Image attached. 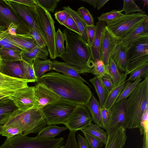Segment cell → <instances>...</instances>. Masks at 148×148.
Returning <instances> with one entry per match:
<instances>
[{"instance_id":"6da1fadb","label":"cell","mask_w":148,"mask_h":148,"mask_svg":"<svg viewBox=\"0 0 148 148\" xmlns=\"http://www.w3.org/2000/svg\"><path fill=\"white\" fill-rule=\"evenodd\" d=\"M36 82L43 84L61 98L86 106L92 96L90 88L78 78L55 72L43 74Z\"/></svg>"},{"instance_id":"7a4b0ae2","label":"cell","mask_w":148,"mask_h":148,"mask_svg":"<svg viewBox=\"0 0 148 148\" xmlns=\"http://www.w3.org/2000/svg\"><path fill=\"white\" fill-rule=\"evenodd\" d=\"M63 32L65 36L66 47L64 52L58 57L75 67L79 74H93L94 62L92 59L90 46L78 34L67 29Z\"/></svg>"},{"instance_id":"3957f363","label":"cell","mask_w":148,"mask_h":148,"mask_svg":"<svg viewBox=\"0 0 148 148\" xmlns=\"http://www.w3.org/2000/svg\"><path fill=\"white\" fill-rule=\"evenodd\" d=\"M148 103V76L137 85L126 99L125 128H141L142 116Z\"/></svg>"},{"instance_id":"277c9868","label":"cell","mask_w":148,"mask_h":148,"mask_svg":"<svg viewBox=\"0 0 148 148\" xmlns=\"http://www.w3.org/2000/svg\"><path fill=\"white\" fill-rule=\"evenodd\" d=\"M47 125L42 109L33 108L25 111L18 109L9 115L3 126L17 127L23 134L27 135L39 133Z\"/></svg>"},{"instance_id":"5b68a950","label":"cell","mask_w":148,"mask_h":148,"mask_svg":"<svg viewBox=\"0 0 148 148\" xmlns=\"http://www.w3.org/2000/svg\"><path fill=\"white\" fill-rule=\"evenodd\" d=\"M80 105L61 98L42 108L48 125L64 124Z\"/></svg>"},{"instance_id":"8992f818","label":"cell","mask_w":148,"mask_h":148,"mask_svg":"<svg viewBox=\"0 0 148 148\" xmlns=\"http://www.w3.org/2000/svg\"><path fill=\"white\" fill-rule=\"evenodd\" d=\"M36 12L38 24L46 41L50 58L55 59L58 56L55 44V22L50 13L38 4L36 7Z\"/></svg>"},{"instance_id":"52a82bcc","label":"cell","mask_w":148,"mask_h":148,"mask_svg":"<svg viewBox=\"0 0 148 148\" xmlns=\"http://www.w3.org/2000/svg\"><path fill=\"white\" fill-rule=\"evenodd\" d=\"M147 19L148 16L144 12L127 15L124 14L115 21L106 25V26L114 36L121 39Z\"/></svg>"},{"instance_id":"ba28073f","label":"cell","mask_w":148,"mask_h":148,"mask_svg":"<svg viewBox=\"0 0 148 148\" xmlns=\"http://www.w3.org/2000/svg\"><path fill=\"white\" fill-rule=\"evenodd\" d=\"M127 72L148 64V36L143 37L128 48Z\"/></svg>"},{"instance_id":"9c48e42d","label":"cell","mask_w":148,"mask_h":148,"mask_svg":"<svg viewBox=\"0 0 148 148\" xmlns=\"http://www.w3.org/2000/svg\"><path fill=\"white\" fill-rule=\"evenodd\" d=\"M34 89V86H28L19 89L8 98L12 101L19 110L22 111L37 109Z\"/></svg>"},{"instance_id":"30bf717a","label":"cell","mask_w":148,"mask_h":148,"mask_svg":"<svg viewBox=\"0 0 148 148\" xmlns=\"http://www.w3.org/2000/svg\"><path fill=\"white\" fill-rule=\"evenodd\" d=\"M3 1L12 11L18 14L31 29L37 31L44 38L37 21L36 8L30 7L14 2L12 0Z\"/></svg>"},{"instance_id":"8fae6325","label":"cell","mask_w":148,"mask_h":148,"mask_svg":"<svg viewBox=\"0 0 148 148\" xmlns=\"http://www.w3.org/2000/svg\"><path fill=\"white\" fill-rule=\"evenodd\" d=\"M92 119L86 106H78L64 124L69 131L77 132L87 127Z\"/></svg>"},{"instance_id":"7c38bea8","label":"cell","mask_w":148,"mask_h":148,"mask_svg":"<svg viewBox=\"0 0 148 148\" xmlns=\"http://www.w3.org/2000/svg\"><path fill=\"white\" fill-rule=\"evenodd\" d=\"M126 99L116 103L110 109V116L105 129L108 135L120 127H125L126 120L125 108Z\"/></svg>"},{"instance_id":"4fadbf2b","label":"cell","mask_w":148,"mask_h":148,"mask_svg":"<svg viewBox=\"0 0 148 148\" xmlns=\"http://www.w3.org/2000/svg\"><path fill=\"white\" fill-rule=\"evenodd\" d=\"M121 42V39L114 36L106 26L103 31L100 47L101 60L106 67L109 65L112 53Z\"/></svg>"},{"instance_id":"5bb4252c","label":"cell","mask_w":148,"mask_h":148,"mask_svg":"<svg viewBox=\"0 0 148 148\" xmlns=\"http://www.w3.org/2000/svg\"><path fill=\"white\" fill-rule=\"evenodd\" d=\"M0 1V27L7 28L9 25L14 23L17 25L23 34H29L31 29L24 21L19 20L12 12L3 0Z\"/></svg>"},{"instance_id":"9a60e30c","label":"cell","mask_w":148,"mask_h":148,"mask_svg":"<svg viewBox=\"0 0 148 148\" xmlns=\"http://www.w3.org/2000/svg\"><path fill=\"white\" fill-rule=\"evenodd\" d=\"M34 94L37 103V109L59 100L61 98L52 90L43 84L38 83L34 86Z\"/></svg>"},{"instance_id":"2e32d148","label":"cell","mask_w":148,"mask_h":148,"mask_svg":"<svg viewBox=\"0 0 148 148\" xmlns=\"http://www.w3.org/2000/svg\"><path fill=\"white\" fill-rule=\"evenodd\" d=\"M148 36V19L121 39L123 45L128 48L140 39Z\"/></svg>"},{"instance_id":"e0dca14e","label":"cell","mask_w":148,"mask_h":148,"mask_svg":"<svg viewBox=\"0 0 148 148\" xmlns=\"http://www.w3.org/2000/svg\"><path fill=\"white\" fill-rule=\"evenodd\" d=\"M108 136L105 148H123L127 138L125 127H120Z\"/></svg>"},{"instance_id":"ac0fdd59","label":"cell","mask_w":148,"mask_h":148,"mask_svg":"<svg viewBox=\"0 0 148 148\" xmlns=\"http://www.w3.org/2000/svg\"><path fill=\"white\" fill-rule=\"evenodd\" d=\"M128 50V47L124 46L121 42L116 45L110 56L119 70L124 73L127 72Z\"/></svg>"},{"instance_id":"d6986e66","label":"cell","mask_w":148,"mask_h":148,"mask_svg":"<svg viewBox=\"0 0 148 148\" xmlns=\"http://www.w3.org/2000/svg\"><path fill=\"white\" fill-rule=\"evenodd\" d=\"M29 82L28 80L13 77L0 72V89L16 91L28 86Z\"/></svg>"},{"instance_id":"ffe728a7","label":"cell","mask_w":148,"mask_h":148,"mask_svg":"<svg viewBox=\"0 0 148 148\" xmlns=\"http://www.w3.org/2000/svg\"><path fill=\"white\" fill-rule=\"evenodd\" d=\"M95 34L91 46L90 47L91 58L94 63L101 60L100 47L103 30L106 26V23L103 21H99L96 23Z\"/></svg>"},{"instance_id":"44dd1931","label":"cell","mask_w":148,"mask_h":148,"mask_svg":"<svg viewBox=\"0 0 148 148\" xmlns=\"http://www.w3.org/2000/svg\"><path fill=\"white\" fill-rule=\"evenodd\" d=\"M0 72L13 77L27 80L24 76L20 61L5 62L3 61Z\"/></svg>"},{"instance_id":"7402d4cb","label":"cell","mask_w":148,"mask_h":148,"mask_svg":"<svg viewBox=\"0 0 148 148\" xmlns=\"http://www.w3.org/2000/svg\"><path fill=\"white\" fill-rule=\"evenodd\" d=\"M6 37L13 43L22 48L24 52L27 51L37 45L35 39L29 34H21L20 36L8 35Z\"/></svg>"},{"instance_id":"603a6c76","label":"cell","mask_w":148,"mask_h":148,"mask_svg":"<svg viewBox=\"0 0 148 148\" xmlns=\"http://www.w3.org/2000/svg\"><path fill=\"white\" fill-rule=\"evenodd\" d=\"M51 69L67 76L80 79L91 87L90 85L80 75L75 67L66 62L53 60L52 61Z\"/></svg>"},{"instance_id":"cb8c5ba5","label":"cell","mask_w":148,"mask_h":148,"mask_svg":"<svg viewBox=\"0 0 148 148\" xmlns=\"http://www.w3.org/2000/svg\"><path fill=\"white\" fill-rule=\"evenodd\" d=\"M49 53L46 47L41 48L37 45L34 48L21 53L23 60L29 63H33L36 59H47Z\"/></svg>"},{"instance_id":"d4e9b609","label":"cell","mask_w":148,"mask_h":148,"mask_svg":"<svg viewBox=\"0 0 148 148\" xmlns=\"http://www.w3.org/2000/svg\"><path fill=\"white\" fill-rule=\"evenodd\" d=\"M106 67L113 82V89L117 87L125 81L128 75L127 72L120 73L116 65L111 58H110L109 60L108 66Z\"/></svg>"},{"instance_id":"484cf974","label":"cell","mask_w":148,"mask_h":148,"mask_svg":"<svg viewBox=\"0 0 148 148\" xmlns=\"http://www.w3.org/2000/svg\"><path fill=\"white\" fill-rule=\"evenodd\" d=\"M86 107L92 116L93 122L95 124L102 127L101 112V107L93 93L92 98Z\"/></svg>"},{"instance_id":"4316f807","label":"cell","mask_w":148,"mask_h":148,"mask_svg":"<svg viewBox=\"0 0 148 148\" xmlns=\"http://www.w3.org/2000/svg\"><path fill=\"white\" fill-rule=\"evenodd\" d=\"M8 97L0 102V125H3L9 115L18 109Z\"/></svg>"},{"instance_id":"83f0119b","label":"cell","mask_w":148,"mask_h":148,"mask_svg":"<svg viewBox=\"0 0 148 148\" xmlns=\"http://www.w3.org/2000/svg\"><path fill=\"white\" fill-rule=\"evenodd\" d=\"M62 8L63 10L66 11L73 19L80 32L81 36L88 44V39L86 32V25L77 12L73 10L69 6L63 7Z\"/></svg>"},{"instance_id":"f1b7e54d","label":"cell","mask_w":148,"mask_h":148,"mask_svg":"<svg viewBox=\"0 0 148 148\" xmlns=\"http://www.w3.org/2000/svg\"><path fill=\"white\" fill-rule=\"evenodd\" d=\"M95 88L98 97L99 103L101 107H103L108 94L100 78L95 76L93 78L89 79Z\"/></svg>"},{"instance_id":"f546056e","label":"cell","mask_w":148,"mask_h":148,"mask_svg":"<svg viewBox=\"0 0 148 148\" xmlns=\"http://www.w3.org/2000/svg\"><path fill=\"white\" fill-rule=\"evenodd\" d=\"M67 129L66 127H59L56 125H48L42 130L37 136L48 139L54 138L61 132Z\"/></svg>"},{"instance_id":"4dcf8cb0","label":"cell","mask_w":148,"mask_h":148,"mask_svg":"<svg viewBox=\"0 0 148 148\" xmlns=\"http://www.w3.org/2000/svg\"><path fill=\"white\" fill-rule=\"evenodd\" d=\"M52 61L49 59L46 60L36 59L33 62V67L37 78L41 77L45 72L51 69Z\"/></svg>"},{"instance_id":"1f68e13d","label":"cell","mask_w":148,"mask_h":148,"mask_svg":"<svg viewBox=\"0 0 148 148\" xmlns=\"http://www.w3.org/2000/svg\"><path fill=\"white\" fill-rule=\"evenodd\" d=\"M126 81V80L120 85L113 89L108 95L103 107L108 110H110L119 97Z\"/></svg>"},{"instance_id":"d6a6232c","label":"cell","mask_w":148,"mask_h":148,"mask_svg":"<svg viewBox=\"0 0 148 148\" xmlns=\"http://www.w3.org/2000/svg\"><path fill=\"white\" fill-rule=\"evenodd\" d=\"M22 52L12 49L0 48V56L2 60L5 62L22 60Z\"/></svg>"},{"instance_id":"836d02e7","label":"cell","mask_w":148,"mask_h":148,"mask_svg":"<svg viewBox=\"0 0 148 148\" xmlns=\"http://www.w3.org/2000/svg\"><path fill=\"white\" fill-rule=\"evenodd\" d=\"M80 131L90 134L98 138L103 141L105 145L107 143L108 136L106 133L96 124L91 123L87 127Z\"/></svg>"},{"instance_id":"e575fe53","label":"cell","mask_w":148,"mask_h":148,"mask_svg":"<svg viewBox=\"0 0 148 148\" xmlns=\"http://www.w3.org/2000/svg\"><path fill=\"white\" fill-rule=\"evenodd\" d=\"M142 79V78L139 77L133 82L129 80H127L123 89L116 103L123 99L127 98L136 88L137 85L141 82Z\"/></svg>"},{"instance_id":"d590c367","label":"cell","mask_w":148,"mask_h":148,"mask_svg":"<svg viewBox=\"0 0 148 148\" xmlns=\"http://www.w3.org/2000/svg\"><path fill=\"white\" fill-rule=\"evenodd\" d=\"M123 15L120 11L114 10L109 12L102 14L100 16L97 17V19L98 21H104L107 25H108L115 21Z\"/></svg>"},{"instance_id":"8d00e7d4","label":"cell","mask_w":148,"mask_h":148,"mask_svg":"<svg viewBox=\"0 0 148 148\" xmlns=\"http://www.w3.org/2000/svg\"><path fill=\"white\" fill-rule=\"evenodd\" d=\"M26 79L31 82H36L37 78L36 77L33 67V63H29L22 60L20 61Z\"/></svg>"},{"instance_id":"74e56055","label":"cell","mask_w":148,"mask_h":148,"mask_svg":"<svg viewBox=\"0 0 148 148\" xmlns=\"http://www.w3.org/2000/svg\"><path fill=\"white\" fill-rule=\"evenodd\" d=\"M65 40V35L60 29L58 28L56 33L55 38V46L58 55L64 52V42Z\"/></svg>"},{"instance_id":"f35d334b","label":"cell","mask_w":148,"mask_h":148,"mask_svg":"<svg viewBox=\"0 0 148 148\" xmlns=\"http://www.w3.org/2000/svg\"><path fill=\"white\" fill-rule=\"evenodd\" d=\"M120 11L121 12H124L125 15L130 14L136 12H143L133 0H123V8Z\"/></svg>"},{"instance_id":"ab89813d","label":"cell","mask_w":148,"mask_h":148,"mask_svg":"<svg viewBox=\"0 0 148 148\" xmlns=\"http://www.w3.org/2000/svg\"><path fill=\"white\" fill-rule=\"evenodd\" d=\"M129 74L130 76L127 80L133 81L139 77L145 78L148 76V64L134 70Z\"/></svg>"},{"instance_id":"60d3db41","label":"cell","mask_w":148,"mask_h":148,"mask_svg":"<svg viewBox=\"0 0 148 148\" xmlns=\"http://www.w3.org/2000/svg\"><path fill=\"white\" fill-rule=\"evenodd\" d=\"M92 72L93 74L99 78L107 75H109L105 66L101 60H97L94 63Z\"/></svg>"},{"instance_id":"b9f144b4","label":"cell","mask_w":148,"mask_h":148,"mask_svg":"<svg viewBox=\"0 0 148 148\" xmlns=\"http://www.w3.org/2000/svg\"><path fill=\"white\" fill-rule=\"evenodd\" d=\"M77 12L87 26L94 25L93 18L88 10L82 6L78 9Z\"/></svg>"},{"instance_id":"7bdbcfd3","label":"cell","mask_w":148,"mask_h":148,"mask_svg":"<svg viewBox=\"0 0 148 148\" xmlns=\"http://www.w3.org/2000/svg\"><path fill=\"white\" fill-rule=\"evenodd\" d=\"M87 141L90 148H101L104 143L98 138L90 134L82 132Z\"/></svg>"},{"instance_id":"ee69618b","label":"cell","mask_w":148,"mask_h":148,"mask_svg":"<svg viewBox=\"0 0 148 148\" xmlns=\"http://www.w3.org/2000/svg\"><path fill=\"white\" fill-rule=\"evenodd\" d=\"M38 4L40 5L49 12H54L60 0H36Z\"/></svg>"},{"instance_id":"f6af8a7d","label":"cell","mask_w":148,"mask_h":148,"mask_svg":"<svg viewBox=\"0 0 148 148\" xmlns=\"http://www.w3.org/2000/svg\"><path fill=\"white\" fill-rule=\"evenodd\" d=\"M21 134H23V132L20 129L17 127H3L1 135L8 138Z\"/></svg>"},{"instance_id":"bcb514c9","label":"cell","mask_w":148,"mask_h":148,"mask_svg":"<svg viewBox=\"0 0 148 148\" xmlns=\"http://www.w3.org/2000/svg\"><path fill=\"white\" fill-rule=\"evenodd\" d=\"M76 132L70 131L66 143L64 148H79L75 137Z\"/></svg>"},{"instance_id":"7dc6e473","label":"cell","mask_w":148,"mask_h":148,"mask_svg":"<svg viewBox=\"0 0 148 148\" xmlns=\"http://www.w3.org/2000/svg\"><path fill=\"white\" fill-rule=\"evenodd\" d=\"M29 34L35 39L37 46L41 48L46 47L47 44L45 40L39 33L34 29H31Z\"/></svg>"},{"instance_id":"c3c4849f","label":"cell","mask_w":148,"mask_h":148,"mask_svg":"<svg viewBox=\"0 0 148 148\" xmlns=\"http://www.w3.org/2000/svg\"><path fill=\"white\" fill-rule=\"evenodd\" d=\"M62 25L64 26L68 29L75 32L81 36L80 32L76 23L70 15L63 22Z\"/></svg>"},{"instance_id":"681fc988","label":"cell","mask_w":148,"mask_h":148,"mask_svg":"<svg viewBox=\"0 0 148 148\" xmlns=\"http://www.w3.org/2000/svg\"><path fill=\"white\" fill-rule=\"evenodd\" d=\"M6 36L0 40V48L10 49L22 52L24 51L22 48L12 42Z\"/></svg>"},{"instance_id":"f907efd6","label":"cell","mask_w":148,"mask_h":148,"mask_svg":"<svg viewBox=\"0 0 148 148\" xmlns=\"http://www.w3.org/2000/svg\"><path fill=\"white\" fill-rule=\"evenodd\" d=\"M100 78L108 94L112 90L113 87V82L110 76L107 75Z\"/></svg>"},{"instance_id":"816d5d0a","label":"cell","mask_w":148,"mask_h":148,"mask_svg":"<svg viewBox=\"0 0 148 148\" xmlns=\"http://www.w3.org/2000/svg\"><path fill=\"white\" fill-rule=\"evenodd\" d=\"M86 34L88 39V44L90 47L92 44L95 34V26H86Z\"/></svg>"},{"instance_id":"f5cc1de1","label":"cell","mask_w":148,"mask_h":148,"mask_svg":"<svg viewBox=\"0 0 148 148\" xmlns=\"http://www.w3.org/2000/svg\"><path fill=\"white\" fill-rule=\"evenodd\" d=\"M101 116L102 121V128L105 129L110 115V110H108L103 107L101 109Z\"/></svg>"},{"instance_id":"db71d44e","label":"cell","mask_w":148,"mask_h":148,"mask_svg":"<svg viewBox=\"0 0 148 148\" xmlns=\"http://www.w3.org/2000/svg\"><path fill=\"white\" fill-rule=\"evenodd\" d=\"M69 14L64 10L56 12L54 16L56 19L61 25L69 16Z\"/></svg>"},{"instance_id":"11a10c76","label":"cell","mask_w":148,"mask_h":148,"mask_svg":"<svg viewBox=\"0 0 148 148\" xmlns=\"http://www.w3.org/2000/svg\"><path fill=\"white\" fill-rule=\"evenodd\" d=\"M77 139L79 148H90L86 138L81 134H77Z\"/></svg>"},{"instance_id":"9f6ffc18","label":"cell","mask_w":148,"mask_h":148,"mask_svg":"<svg viewBox=\"0 0 148 148\" xmlns=\"http://www.w3.org/2000/svg\"><path fill=\"white\" fill-rule=\"evenodd\" d=\"M12 0L14 2L31 8H35L38 5L36 0Z\"/></svg>"},{"instance_id":"6f0895ef","label":"cell","mask_w":148,"mask_h":148,"mask_svg":"<svg viewBox=\"0 0 148 148\" xmlns=\"http://www.w3.org/2000/svg\"><path fill=\"white\" fill-rule=\"evenodd\" d=\"M19 27L16 24L14 23H12L8 26L7 29L10 35L13 36H20L23 34H18L16 32V30L18 29Z\"/></svg>"},{"instance_id":"680465c9","label":"cell","mask_w":148,"mask_h":148,"mask_svg":"<svg viewBox=\"0 0 148 148\" xmlns=\"http://www.w3.org/2000/svg\"><path fill=\"white\" fill-rule=\"evenodd\" d=\"M81 1L88 3L94 8H97L99 0H81Z\"/></svg>"},{"instance_id":"91938a15","label":"cell","mask_w":148,"mask_h":148,"mask_svg":"<svg viewBox=\"0 0 148 148\" xmlns=\"http://www.w3.org/2000/svg\"><path fill=\"white\" fill-rule=\"evenodd\" d=\"M108 1V0H99L97 8V10H100Z\"/></svg>"},{"instance_id":"94428289","label":"cell","mask_w":148,"mask_h":148,"mask_svg":"<svg viewBox=\"0 0 148 148\" xmlns=\"http://www.w3.org/2000/svg\"><path fill=\"white\" fill-rule=\"evenodd\" d=\"M3 64V60L0 56V71L2 68Z\"/></svg>"},{"instance_id":"6125c7cd","label":"cell","mask_w":148,"mask_h":148,"mask_svg":"<svg viewBox=\"0 0 148 148\" xmlns=\"http://www.w3.org/2000/svg\"><path fill=\"white\" fill-rule=\"evenodd\" d=\"M144 3V5L147 6L148 5V0H141Z\"/></svg>"},{"instance_id":"be15d7a7","label":"cell","mask_w":148,"mask_h":148,"mask_svg":"<svg viewBox=\"0 0 148 148\" xmlns=\"http://www.w3.org/2000/svg\"><path fill=\"white\" fill-rule=\"evenodd\" d=\"M3 125H0V135H1L3 129Z\"/></svg>"},{"instance_id":"e7e4bbea","label":"cell","mask_w":148,"mask_h":148,"mask_svg":"<svg viewBox=\"0 0 148 148\" xmlns=\"http://www.w3.org/2000/svg\"><path fill=\"white\" fill-rule=\"evenodd\" d=\"M58 148H64V145H62L61 146Z\"/></svg>"},{"instance_id":"03108f58","label":"cell","mask_w":148,"mask_h":148,"mask_svg":"<svg viewBox=\"0 0 148 148\" xmlns=\"http://www.w3.org/2000/svg\"><path fill=\"white\" fill-rule=\"evenodd\" d=\"M5 98H6L0 99V102L1 101H3V100H4Z\"/></svg>"}]
</instances>
